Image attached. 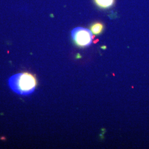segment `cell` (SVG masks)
Wrapping results in <instances>:
<instances>
[{
	"mask_svg": "<svg viewBox=\"0 0 149 149\" xmlns=\"http://www.w3.org/2000/svg\"><path fill=\"white\" fill-rule=\"evenodd\" d=\"M8 84L11 89L17 94L26 95L33 92L37 85V81L34 75L24 72L12 76Z\"/></svg>",
	"mask_w": 149,
	"mask_h": 149,
	"instance_id": "cell-1",
	"label": "cell"
},
{
	"mask_svg": "<svg viewBox=\"0 0 149 149\" xmlns=\"http://www.w3.org/2000/svg\"><path fill=\"white\" fill-rule=\"evenodd\" d=\"M104 29L103 24L100 22H96L91 26V31L95 35L101 34Z\"/></svg>",
	"mask_w": 149,
	"mask_h": 149,
	"instance_id": "cell-4",
	"label": "cell"
},
{
	"mask_svg": "<svg viewBox=\"0 0 149 149\" xmlns=\"http://www.w3.org/2000/svg\"><path fill=\"white\" fill-rule=\"evenodd\" d=\"M95 3L102 8H108L113 5L115 0H94Z\"/></svg>",
	"mask_w": 149,
	"mask_h": 149,
	"instance_id": "cell-3",
	"label": "cell"
},
{
	"mask_svg": "<svg viewBox=\"0 0 149 149\" xmlns=\"http://www.w3.org/2000/svg\"><path fill=\"white\" fill-rule=\"evenodd\" d=\"M71 37L76 45L81 48L89 47L92 43V33L88 29L77 27L71 31Z\"/></svg>",
	"mask_w": 149,
	"mask_h": 149,
	"instance_id": "cell-2",
	"label": "cell"
}]
</instances>
